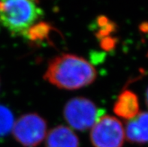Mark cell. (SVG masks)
I'll list each match as a JSON object with an SVG mask.
<instances>
[{
    "label": "cell",
    "mask_w": 148,
    "mask_h": 147,
    "mask_svg": "<svg viewBox=\"0 0 148 147\" xmlns=\"http://www.w3.org/2000/svg\"><path fill=\"white\" fill-rule=\"evenodd\" d=\"M96 76V69L85 59L66 53L49 62L44 78L60 89L75 90L92 83Z\"/></svg>",
    "instance_id": "obj_1"
},
{
    "label": "cell",
    "mask_w": 148,
    "mask_h": 147,
    "mask_svg": "<svg viewBox=\"0 0 148 147\" xmlns=\"http://www.w3.org/2000/svg\"><path fill=\"white\" fill-rule=\"evenodd\" d=\"M43 14V10L34 1L0 2V24L14 36L25 37Z\"/></svg>",
    "instance_id": "obj_2"
},
{
    "label": "cell",
    "mask_w": 148,
    "mask_h": 147,
    "mask_svg": "<svg viewBox=\"0 0 148 147\" xmlns=\"http://www.w3.org/2000/svg\"><path fill=\"white\" fill-rule=\"evenodd\" d=\"M99 110L92 101L83 97L74 98L66 104L64 117L74 129L86 131L92 128L99 119Z\"/></svg>",
    "instance_id": "obj_3"
},
{
    "label": "cell",
    "mask_w": 148,
    "mask_h": 147,
    "mask_svg": "<svg viewBox=\"0 0 148 147\" xmlns=\"http://www.w3.org/2000/svg\"><path fill=\"white\" fill-rule=\"evenodd\" d=\"M125 137L122 122L108 115L100 117L90 131V140L94 147H122Z\"/></svg>",
    "instance_id": "obj_4"
},
{
    "label": "cell",
    "mask_w": 148,
    "mask_h": 147,
    "mask_svg": "<svg viewBox=\"0 0 148 147\" xmlns=\"http://www.w3.org/2000/svg\"><path fill=\"white\" fill-rule=\"evenodd\" d=\"M12 131L18 143L26 147H36L46 137L47 123L38 114L27 113L14 122Z\"/></svg>",
    "instance_id": "obj_5"
},
{
    "label": "cell",
    "mask_w": 148,
    "mask_h": 147,
    "mask_svg": "<svg viewBox=\"0 0 148 147\" xmlns=\"http://www.w3.org/2000/svg\"><path fill=\"white\" fill-rule=\"evenodd\" d=\"M125 136L132 144H148V112L139 113L128 122Z\"/></svg>",
    "instance_id": "obj_6"
},
{
    "label": "cell",
    "mask_w": 148,
    "mask_h": 147,
    "mask_svg": "<svg viewBox=\"0 0 148 147\" xmlns=\"http://www.w3.org/2000/svg\"><path fill=\"white\" fill-rule=\"evenodd\" d=\"M114 112L122 119L130 120L139 113V102L137 95L130 90L120 93L114 105Z\"/></svg>",
    "instance_id": "obj_7"
},
{
    "label": "cell",
    "mask_w": 148,
    "mask_h": 147,
    "mask_svg": "<svg viewBox=\"0 0 148 147\" xmlns=\"http://www.w3.org/2000/svg\"><path fill=\"white\" fill-rule=\"evenodd\" d=\"M46 147H79L78 137L69 128L56 126L47 134Z\"/></svg>",
    "instance_id": "obj_8"
},
{
    "label": "cell",
    "mask_w": 148,
    "mask_h": 147,
    "mask_svg": "<svg viewBox=\"0 0 148 147\" xmlns=\"http://www.w3.org/2000/svg\"><path fill=\"white\" fill-rule=\"evenodd\" d=\"M51 26L45 23L35 24L29 29L24 38L32 42H38L47 38L51 31Z\"/></svg>",
    "instance_id": "obj_9"
},
{
    "label": "cell",
    "mask_w": 148,
    "mask_h": 147,
    "mask_svg": "<svg viewBox=\"0 0 148 147\" xmlns=\"http://www.w3.org/2000/svg\"><path fill=\"white\" fill-rule=\"evenodd\" d=\"M11 110L0 104V137L5 136L13 129L14 121Z\"/></svg>",
    "instance_id": "obj_10"
},
{
    "label": "cell",
    "mask_w": 148,
    "mask_h": 147,
    "mask_svg": "<svg viewBox=\"0 0 148 147\" xmlns=\"http://www.w3.org/2000/svg\"><path fill=\"white\" fill-rule=\"evenodd\" d=\"M146 102H147V106H148V90H147V93H146Z\"/></svg>",
    "instance_id": "obj_11"
}]
</instances>
